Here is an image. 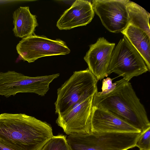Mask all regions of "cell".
<instances>
[{
  "label": "cell",
  "instance_id": "cell-1",
  "mask_svg": "<svg viewBox=\"0 0 150 150\" xmlns=\"http://www.w3.org/2000/svg\"><path fill=\"white\" fill-rule=\"evenodd\" d=\"M53 136L51 126L34 117L0 114V139L16 150H40Z\"/></svg>",
  "mask_w": 150,
  "mask_h": 150
},
{
  "label": "cell",
  "instance_id": "cell-2",
  "mask_svg": "<svg viewBox=\"0 0 150 150\" xmlns=\"http://www.w3.org/2000/svg\"><path fill=\"white\" fill-rule=\"evenodd\" d=\"M97 92L93 97V106L111 112L141 132L150 127L146 110L129 81L123 79L116 81L115 89L105 95H100Z\"/></svg>",
  "mask_w": 150,
  "mask_h": 150
},
{
  "label": "cell",
  "instance_id": "cell-3",
  "mask_svg": "<svg viewBox=\"0 0 150 150\" xmlns=\"http://www.w3.org/2000/svg\"><path fill=\"white\" fill-rule=\"evenodd\" d=\"M98 81L88 68L74 72L57 89L54 103L55 113L62 115L78 104L94 95L98 91Z\"/></svg>",
  "mask_w": 150,
  "mask_h": 150
},
{
  "label": "cell",
  "instance_id": "cell-4",
  "mask_svg": "<svg viewBox=\"0 0 150 150\" xmlns=\"http://www.w3.org/2000/svg\"><path fill=\"white\" fill-rule=\"evenodd\" d=\"M141 133H74L66 139L70 150H128L136 147Z\"/></svg>",
  "mask_w": 150,
  "mask_h": 150
},
{
  "label": "cell",
  "instance_id": "cell-5",
  "mask_svg": "<svg viewBox=\"0 0 150 150\" xmlns=\"http://www.w3.org/2000/svg\"><path fill=\"white\" fill-rule=\"evenodd\" d=\"M147 71L142 56L124 36L113 49L108 76L114 73L129 81L133 77Z\"/></svg>",
  "mask_w": 150,
  "mask_h": 150
},
{
  "label": "cell",
  "instance_id": "cell-6",
  "mask_svg": "<svg viewBox=\"0 0 150 150\" xmlns=\"http://www.w3.org/2000/svg\"><path fill=\"white\" fill-rule=\"evenodd\" d=\"M59 74L30 77L15 71L0 72V95L8 98L20 93H35L44 96L49 89L50 83Z\"/></svg>",
  "mask_w": 150,
  "mask_h": 150
},
{
  "label": "cell",
  "instance_id": "cell-7",
  "mask_svg": "<svg viewBox=\"0 0 150 150\" xmlns=\"http://www.w3.org/2000/svg\"><path fill=\"white\" fill-rule=\"evenodd\" d=\"M16 50L22 59L29 63L42 57L66 55L71 52L66 43L60 39L53 40L35 34L22 38L16 45Z\"/></svg>",
  "mask_w": 150,
  "mask_h": 150
},
{
  "label": "cell",
  "instance_id": "cell-8",
  "mask_svg": "<svg viewBox=\"0 0 150 150\" xmlns=\"http://www.w3.org/2000/svg\"><path fill=\"white\" fill-rule=\"evenodd\" d=\"M127 0H94L92 3L94 12L103 25L109 31L118 33L128 24Z\"/></svg>",
  "mask_w": 150,
  "mask_h": 150
},
{
  "label": "cell",
  "instance_id": "cell-9",
  "mask_svg": "<svg viewBox=\"0 0 150 150\" xmlns=\"http://www.w3.org/2000/svg\"><path fill=\"white\" fill-rule=\"evenodd\" d=\"M93 96L78 104L65 113L58 116L56 123L66 134L91 132V116Z\"/></svg>",
  "mask_w": 150,
  "mask_h": 150
},
{
  "label": "cell",
  "instance_id": "cell-10",
  "mask_svg": "<svg viewBox=\"0 0 150 150\" xmlns=\"http://www.w3.org/2000/svg\"><path fill=\"white\" fill-rule=\"evenodd\" d=\"M115 44L109 42L103 37L90 46L84 57L88 69L98 81L108 76V69Z\"/></svg>",
  "mask_w": 150,
  "mask_h": 150
},
{
  "label": "cell",
  "instance_id": "cell-11",
  "mask_svg": "<svg viewBox=\"0 0 150 150\" xmlns=\"http://www.w3.org/2000/svg\"><path fill=\"white\" fill-rule=\"evenodd\" d=\"M91 127V132L141 133L139 130L111 112L93 105Z\"/></svg>",
  "mask_w": 150,
  "mask_h": 150
},
{
  "label": "cell",
  "instance_id": "cell-12",
  "mask_svg": "<svg viewBox=\"0 0 150 150\" xmlns=\"http://www.w3.org/2000/svg\"><path fill=\"white\" fill-rule=\"evenodd\" d=\"M94 15L90 1L76 0L64 12L57 21L56 26L60 30H68L86 25L91 21Z\"/></svg>",
  "mask_w": 150,
  "mask_h": 150
},
{
  "label": "cell",
  "instance_id": "cell-13",
  "mask_svg": "<svg viewBox=\"0 0 150 150\" xmlns=\"http://www.w3.org/2000/svg\"><path fill=\"white\" fill-rule=\"evenodd\" d=\"M14 35L24 38L34 34L38 25L36 16L32 14L28 6H21L13 13Z\"/></svg>",
  "mask_w": 150,
  "mask_h": 150
},
{
  "label": "cell",
  "instance_id": "cell-14",
  "mask_svg": "<svg viewBox=\"0 0 150 150\" xmlns=\"http://www.w3.org/2000/svg\"><path fill=\"white\" fill-rule=\"evenodd\" d=\"M121 33L142 56L149 71L150 37L143 30L129 24Z\"/></svg>",
  "mask_w": 150,
  "mask_h": 150
},
{
  "label": "cell",
  "instance_id": "cell-15",
  "mask_svg": "<svg viewBox=\"0 0 150 150\" xmlns=\"http://www.w3.org/2000/svg\"><path fill=\"white\" fill-rule=\"evenodd\" d=\"M126 8L128 24L143 30L150 37L149 13L139 5L129 0Z\"/></svg>",
  "mask_w": 150,
  "mask_h": 150
},
{
  "label": "cell",
  "instance_id": "cell-16",
  "mask_svg": "<svg viewBox=\"0 0 150 150\" xmlns=\"http://www.w3.org/2000/svg\"><path fill=\"white\" fill-rule=\"evenodd\" d=\"M40 150H70L65 136H53Z\"/></svg>",
  "mask_w": 150,
  "mask_h": 150
},
{
  "label": "cell",
  "instance_id": "cell-17",
  "mask_svg": "<svg viewBox=\"0 0 150 150\" xmlns=\"http://www.w3.org/2000/svg\"><path fill=\"white\" fill-rule=\"evenodd\" d=\"M136 146L139 150H150V127L141 133Z\"/></svg>",
  "mask_w": 150,
  "mask_h": 150
},
{
  "label": "cell",
  "instance_id": "cell-18",
  "mask_svg": "<svg viewBox=\"0 0 150 150\" xmlns=\"http://www.w3.org/2000/svg\"><path fill=\"white\" fill-rule=\"evenodd\" d=\"M112 79L109 77L103 79L102 81V91L100 92H97L100 95H104L108 94L115 88L116 81L112 83Z\"/></svg>",
  "mask_w": 150,
  "mask_h": 150
},
{
  "label": "cell",
  "instance_id": "cell-19",
  "mask_svg": "<svg viewBox=\"0 0 150 150\" xmlns=\"http://www.w3.org/2000/svg\"><path fill=\"white\" fill-rule=\"evenodd\" d=\"M0 150H16L8 146L0 139Z\"/></svg>",
  "mask_w": 150,
  "mask_h": 150
}]
</instances>
